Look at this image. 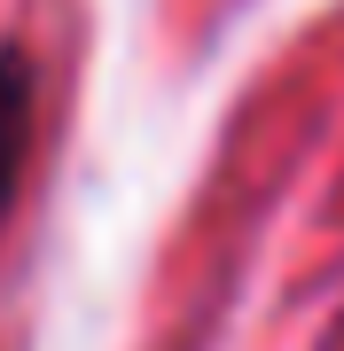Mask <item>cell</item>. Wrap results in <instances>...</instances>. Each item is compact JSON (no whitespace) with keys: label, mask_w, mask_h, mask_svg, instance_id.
<instances>
[{"label":"cell","mask_w":344,"mask_h":351,"mask_svg":"<svg viewBox=\"0 0 344 351\" xmlns=\"http://www.w3.org/2000/svg\"><path fill=\"white\" fill-rule=\"evenodd\" d=\"M32 110H39V63L32 47H0V219H8L16 188H24V156H32Z\"/></svg>","instance_id":"cell-1"}]
</instances>
